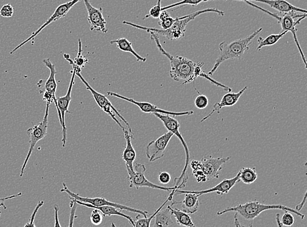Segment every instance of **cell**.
<instances>
[{"label":"cell","instance_id":"6da1fadb","mask_svg":"<svg viewBox=\"0 0 307 227\" xmlns=\"http://www.w3.org/2000/svg\"><path fill=\"white\" fill-rule=\"evenodd\" d=\"M151 40L154 41L158 49L164 56L167 57L170 60L171 69L170 71V75L174 81L176 82H183V85H186L193 82L198 77L204 78L218 87L224 89L226 92L231 93L232 89L220 83L215 80L209 77L208 73L202 70L204 62H196L193 60L182 57V56H172L166 51L160 43L159 36L157 34L150 32Z\"/></svg>","mask_w":307,"mask_h":227},{"label":"cell","instance_id":"7a4b0ae2","mask_svg":"<svg viewBox=\"0 0 307 227\" xmlns=\"http://www.w3.org/2000/svg\"><path fill=\"white\" fill-rule=\"evenodd\" d=\"M271 209H280V210L287 211L289 212L296 214L302 219H303L304 215L297 211L296 209L280 204H263L256 201L244 203L234 207H229L224 210L218 211L217 215H221L228 212L235 213L234 224L235 227H253L254 219H256L263 211L271 210Z\"/></svg>","mask_w":307,"mask_h":227},{"label":"cell","instance_id":"3957f363","mask_svg":"<svg viewBox=\"0 0 307 227\" xmlns=\"http://www.w3.org/2000/svg\"><path fill=\"white\" fill-rule=\"evenodd\" d=\"M207 13H215L220 16H224L225 15L224 12L216 8H208L203 10L196 11V12L192 13L191 14L176 18V21L173 24L172 27L167 30L142 27L141 25H136V24L127 22V21H123V24L131 26V27L136 28V29L145 30V31L148 32H153V33L157 34L158 36L161 35L166 37L170 40H179V39L184 37L186 27H187L188 23L194 20V19L199 15L207 14Z\"/></svg>","mask_w":307,"mask_h":227},{"label":"cell","instance_id":"277c9868","mask_svg":"<svg viewBox=\"0 0 307 227\" xmlns=\"http://www.w3.org/2000/svg\"><path fill=\"white\" fill-rule=\"evenodd\" d=\"M262 30V28H260L246 38L239 39V40H236L229 43L227 42H222L219 45V55H218L217 59L216 60L213 68L210 70L208 74L213 75L217 70L218 67L226 60L231 59L243 60L244 53L249 50L250 45L252 44L253 40Z\"/></svg>","mask_w":307,"mask_h":227},{"label":"cell","instance_id":"5b68a950","mask_svg":"<svg viewBox=\"0 0 307 227\" xmlns=\"http://www.w3.org/2000/svg\"><path fill=\"white\" fill-rule=\"evenodd\" d=\"M245 2L246 4H248V5L259 9V10L263 11V12L267 13V14L275 18L276 20L278 21V22L280 24L281 27H282V32H289L292 34L294 41H295V44L297 45L298 49H299L300 55L301 56L302 61L304 62V67H305V68H307L306 60L305 57H304L303 52H302L301 47H300L299 41H298L297 36V27H296V26H297L298 24H299L300 21L303 20L304 18H306V14H297V12H291L285 13V14L281 15V16H279L278 15L269 12V11L264 10V9L262 8L259 7V6L255 5V4H253L250 2L245 1Z\"/></svg>","mask_w":307,"mask_h":227},{"label":"cell","instance_id":"8992f818","mask_svg":"<svg viewBox=\"0 0 307 227\" xmlns=\"http://www.w3.org/2000/svg\"><path fill=\"white\" fill-rule=\"evenodd\" d=\"M75 75H77V77H79V79L81 80L82 82H83L84 85L85 86L86 90L89 91V92L91 93L93 97H94L95 101H96V103H97V105L99 106V107H100L106 114H107L108 115H109L110 117L113 119V120L115 121V122L117 123V124H118L119 126L122 129L123 131L125 130V127L123 126V125L121 124L120 121H119L116 117V115L118 116V117L121 119V120H122L123 122L125 123V124H126L127 126L128 127L129 133L133 134V131H132L131 127L130 126L129 122H127L124 117L122 116L120 112L114 107V105H112V103L108 100L107 97H106L105 95L101 94L100 93L96 92V90H94V89H93L91 86L88 84V82L85 81V79H83V77H82V75L81 74V72H76Z\"/></svg>","mask_w":307,"mask_h":227},{"label":"cell","instance_id":"52a82bcc","mask_svg":"<svg viewBox=\"0 0 307 227\" xmlns=\"http://www.w3.org/2000/svg\"><path fill=\"white\" fill-rule=\"evenodd\" d=\"M153 114L163 123L164 127L168 129V131L171 132V133L174 134V135H176V137L178 138L179 140H180L181 143L182 144L183 148L185 149V164L184 168H183L181 176L178 177V178L174 179V186H176V187H178L179 184L181 183L183 179H184L185 177H188L187 168L188 166H189V162H191V155H190L189 148H188L187 143H186L184 139H183V136L181 135L180 132H179L180 124H179L178 120L170 115H165V114Z\"/></svg>","mask_w":307,"mask_h":227},{"label":"cell","instance_id":"ba28073f","mask_svg":"<svg viewBox=\"0 0 307 227\" xmlns=\"http://www.w3.org/2000/svg\"><path fill=\"white\" fill-rule=\"evenodd\" d=\"M49 107H50V105L47 104L45 116L42 122H41L40 124L34 125V126L32 127H30V128L27 130V133L29 134L30 137V147L27 157H26L25 161L24 162L23 166H22L20 174L21 177L23 176L26 166H27L28 162L29 161L30 158L31 157L32 153H33L36 144L38 143L40 140L44 139L45 136L47 135V127H48Z\"/></svg>","mask_w":307,"mask_h":227},{"label":"cell","instance_id":"9c48e42d","mask_svg":"<svg viewBox=\"0 0 307 227\" xmlns=\"http://www.w3.org/2000/svg\"><path fill=\"white\" fill-rule=\"evenodd\" d=\"M63 188L60 190L61 192H66L70 196V198L75 199L79 202L87 203L90 205H94V206H104V205H109V206H112L116 207L117 209H120V210H125L130 211V212L140 214L144 216V217H148V211L140 210V209H137L133 208V207H130L126 206V205H121L117 204V203L110 202V201L107 200V199L103 198H87V197H82L79 196V194H75V192H73L68 189L67 187L66 184L63 183L62 184Z\"/></svg>","mask_w":307,"mask_h":227},{"label":"cell","instance_id":"30bf717a","mask_svg":"<svg viewBox=\"0 0 307 227\" xmlns=\"http://www.w3.org/2000/svg\"><path fill=\"white\" fill-rule=\"evenodd\" d=\"M73 71L72 75L71 78V81L70 82V86H69L68 92L64 97H59L57 99V106H58V118L60 125L62 127V146L65 147L66 144L67 139V129L66 124H65V115H66V112L70 114V112L68 110L69 106L72 100V91L73 88V84H74L75 75L76 72H81V71L77 68L76 66L73 65Z\"/></svg>","mask_w":307,"mask_h":227},{"label":"cell","instance_id":"8fae6325","mask_svg":"<svg viewBox=\"0 0 307 227\" xmlns=\"http://www.w3.org/2000/svg\"><path fill=\"white\" fill-rule=\"evenodd\" d=\"M135 172L128 173V178L130 181V187H136V189L140 187H148L151 189L162 190V191H172L173 190L178 189V187L174 186L173 187H166L159 186L150 182L145 176L146 168L144 164H136Z\"/></svg>","mask_w":307,"mask_h":227},{"label":"cell","instance_id":"7c38bea8","mask_svg":"<svg viewBox=\"0 0 307 227\" xmlns=\"http://www.w3.org/2000/svg\"><path fill=\"white\" fill-rule=\"evenodd\" d=\"M107 95L108 96L117 97V98L123 99V100L133 103L134 105L137 106L141 110V111L144 112V113L161 114L174 116H190L194 113L193 110L179 112L167 111V110L159 109V108H158L154 105H152L151 103L139 102V101H136L133 99L123 96L122 95L117 94V93L108 92H107Z\"/></svg>","mask_w":307,"mask_h":227},{"label":"cell","instance_id":"4fadbf2b","mask_svg":"<svg viewBox=\"0 0 307 227\" xmlns=\"http://www.w3.org/2000/svg\"><path fill=\"white\" fill-rule=\"evenodd\" d=\"M231 157L214 158L212 156L205 155L200 161L201 168L207 181L218 179L220 176V172L222 170V166L228 162Z\"/></svg>","mask_w":307,"mask_h":227},{"label":"cell","instance_id":"5bb4252c","mask_svg":"<svg viewBox=\"0 0 307 227\" xmlns=\"http://www.w3.org/2000/svg\"><path fill=\"white\" fill-rule=\"evenodd\" d=\"M81 1V0H72V1L67 2V3H65L62 4L58 6V7L56 9L55 12L54 14L51 15L50 18L48 19L43 25L39 29L37 30L36 32H34V33H32V35L29 37V38L27 39V40L24 41L23 43H21V44H19L18 46L15 47L12 51L10 52L11 55H12L13 53H15V51L18 50L20 47L23 46L24 45L27 44V43L30 42L32 40H33L34 38L36 36L38 35V34L40 32H42V30L45 29V27H47V26L50 25L51 23L55 22V21L59 20V19L63 18L69 12L73 6H74L75 4L78 3L79 2Z\"/></svg>","mask_w":307,"mask_h":227},{"label":"cell","instance_id":"9a60e30c","mask_svg":"<svg viewBox=\"0 0 307 227\" xmlns=\"http://www.w3.org/2000/svg\"><path fill=\"white\" fill-rule=\"evenodd\" d=\"M174 136L170 131L166 132L156 140H152L146 147V154L150 162L162 159L164 156L166 147Z\"/></svg>","mask_w":307,"mask_h":227},{"label":"cell","instance_id":"2e32d148","mask_svg":"<svg viewBox=\"0 0 307 227\" xmlns=\"http://www.w3.org/2000/svg\"><path fill=\"white\" fill-rule=\"evenodd\" d=\"M43 63L45 66L47 67L50 70V75L48 79L45 82V90L43 95V100L45 101L47 104L51 105V103H55L56 108L58 110V106L57 102V97H56V92L57 90V84L56 82L55 75L57 74L55 66L52 63L51 60L49 59H43Z\"/></svg>","mask_w":307,"mask_h":227},{"label":"cell","instance_id":"e0dca14e","mask_svg":"<svg viewBox=\"0 0 307 227\" xmlns=\"http://www.w3.org/2000/svg\"><path fill=\"white\" fill-rule=\"evenodd\" d=\"M88 13V21L91 31H99L107 33V21L103 16V8H96L91 5L88 0H84Z\"/></svg>","mask_w":307,"mask_h":227},{"label":"cell","instance_id":"ac0fdd59","mask_svg":"<svg viewBox=\"0 0 307 227\" xmlns=\"http://www.w3.org/2000/svg\"><path fill=\"white\" fill-rule=\"evenodd\" d=\"M240 172L238 173L237 176L231 179H226L223 180L222 182L218 184L215 187L211 188V189L204 190V191H181V189H177L175 192V194H183L188 193V192H191V193L198 194V196H200L203 194H206L211 193V192H216L220 195H223L224 194H228L229 192L231 191V189L240 181L239 179Z\"/></svg>","mask_w":307,"mask_h":227},{"label":"cell","instance_id":"d6986e66","mask_svg":"<svg viewBox=\"0 0 307 227\" xmlns=\"http://www.w3.org/2000/svg\"><path fill=\"white\" fill-rule=\"evenodd\" d=\"M247 89V86H246V87L242 89L239 92L228 93V94L225 95V96L222 97V100L220 101V102L215 104L212 111L210 112L208 115L205 116L204 118H203V119L200 120V122H204V121L208 120V118L211 117L215 112H217L219 114L220 110L222 109L223 108L226 107H233V106L236 105L238 101H239V99L241 98V97L243 96L244 92H245Z\"/></svg>","mask_w":307,"mask_h":227},{"label":"cell","instance_id":"ffe728a7","mask_svg":"<svg viewBox=\"0 0 307 227\" xmlns=\"http://www.w3.org/2000/svg\"><path fill=\"white\" fill-rule=\"evenodd\" d=\"M125 140H126V147L123 151L122 158L126 166L127 172H135L134 168V162L135 161L136 153L135 149L132 144V139H133V134L130 133L127 129L123 130Z\"/></svg>","mask_w":307,"mask_h":227},{"label":"cell","instance_id":"44dd1931","mask_svg":"<svg viewBox=\"0 0 307 227\" xmlns=\"http://www.w3.org/2000/svg\"><path fill=\"white\" fill-rule=\"evenodd\" d=\"M237 1H252L257 2H261V3L267 4L270 7L275 9L278 11L281 14H285L291 12H300L302 14H306V10L303 9L295 7L289 3L286 0H237Z\"/></svg>","mask_w":307,"mask_h":227},{"label":"cell","instance_id":"7402d4cb","mask_svg":"<svg viewBox=\"0 0 307 227\" xmlns=\"http://www.w3.org/2000/svg\"><path fill=\"white\" fill-rule=\"evenodd\" d=\"M76 202L77 205H83V206L89 207V208L98 209V210L101 211L103 216H121V217H124L125 219L128 220L130 223H131L133 227L135 226V221H134L133 218H132L131 216L127 215L126 214L121 212V211H118V209L116 208V207L109 206V205H104V206L99 207L94 206V205L87 204V203L81 202L77 200H76Z\"/></svg>","mask_w":307,"mask_h":227},{"label":"cell","instance_id":"603a6c76","mask_svg":"<svg viewBox=\"0 0 307 227\" xmlns=\"http://www.w3.org/2000/svg\"><path fill=\"white\" fill-rule=\"evenodd\" d=\"M184 200L178 202V204H182V210L183 212L187 214H193L198 211V207H199V201L198 197L199 196L198 194L191 193L185 194Z\"/></svg>","mask_w":307,"mask_h":227},{"label":"cell","instance_id":"cb8c5ba5","mask_svg":"<svg viewBox=\"0 0 307 227\" xmlns=\"http://www.w3.org/2000/svg\"><path fill=\"white\" fill-rule=\"evenodd\" d=\"M110 44H116L117 46H118V48L120 49L121 51L128 52V53L133 54L138 61H146V58L142 57V56L138 55L135 49H133L132 43L130 42L126 38H119L118 40H112L110 42Z\"/></svg>","mask_w":307,"mask_h":227},{"label":"cell","instance_id":"d4e9b609","mask_svg":"<svg viewBox=\"0 0 307 227\" xmlns=\"http://www.w3.org/2000/svg\"><path fill=\"white\" fill-rule=\"evenodd\" d=\"M170 212L176 220L179 225L186 227H196L189 214L183 212L177 208H172V205H168Z\"/></svg>","mask_w":307,"mask_h":227},{"label":"cell","instance_id":"484cf974","mask_svg":"<svg viewBox=\"0 0 307 227\" xmlns=\"http://www.w3.org/2000/svg\"><path fill=\"white\" fill-rule=\"evenodd\" d=\"M170 212L168 207L162 208L155 215V223L153 227H168L173 224Z\"/></svg>","mask_w":307,"mask_h":227},{"label":"cell","instance_id":"4316f807","mask_svg":"<svg viewBox=\"0 0 307 227\" xmlns=\"http://www.w3.org/2000/svg\"><path fill=\"white\" fill-rule=\"evenodd\" d=\"M176 190L177 189L173 190V191L170 192L169 196H168V197L167 199H166L165 202H164L163 204L157 209L156 211H155L153 215L150 216V217L140 218V214H138V215L136 216V217L137 219L134 220V221H135V226L134 227H150L151 221L152 220L153 218H154L155 215H156L158 211L161 210V209L163 208L164 205L166 204V203H168V202H169V201L172 200V198L175 195V192H176Z\"/></svg>","mask_w":307,"mask_h":227},{"label":"cell","instance_id":"83f0119b","mask_svg":"<svg viewBox=\"0 0 307 227\" xmlns=\"http://www.w3.org/2000/svg\"><path fill=\"white\" fill-rule=\"evenodd\" d=\"M287 33V32L284 31L278 34H271V35L267 36L266 38H263L261 36L259 37L258 39H257L258 46L257 47V50H261V48L263 47L271 46V45L276 44Z\"/></svg>","mask_w":307,"mask_h":227},{"label":"cell","instance_id":"f1b7e54d","mask_svg":"<svg viewBox=\"0 0 307 227\" xmlns=\"http://www.w3.org/2000/svg\"><path fill=\"white\" fill-rule=\"evenodd\" d=\"M240 181L246 185H250L257 180V175L256 169L251 168H243L239 171Z\"/></svg>","mask_w":307,"mask_h":227},{"label":"cell","instance_id":"f546056e","mask_svg":"<svg viewBox=\"0 0 307 227\" xmlns=\"http://www.w3.org/2000/svg\"><path fill=\"white\" fill-rule=\"evenodd\" d=\"M78 53H77V57L75 58V60L71 59L70 55H69L68 54H64V57L65 59H66V60H68L69 63H70L71 65L73 64V65L76 66L77 68H78L80 71H81V68H83L85 64L87 63L88 60L86 59L85 57H83V55H82L81 42L80 39L78 40Z\"/></svg>","mask_w":307,"mask_h":227},{"label":"cell","instance_id":"4dcf8cb0","mask_svg":"<svg viewBox=\"0 0 307 227\" xmlns=\"http://www.w3.org/2000/svg\"><path fill=\"white\" fill-rule=\"evenodd\" d=\"M189 164H191V168L193 170V174L197 182H206V177H205L202 168H201L200 161H192L189 162Z\"/></svg>","mask_w":307,"mask_h":227},{"label":"cell","instance_id":"1f68e13d","mask_svg":"<svg viewBox=\"0 0 307 227\" xmlns=\"http://www.w3.org/2000/svg\"><path fill=\"white\" fill-rule=\"evenodd\" d=\"M208 1H209V0H182V1L178 2V3L173 4H171V5L166 6V7L161 8V11L167 10H169V9L183 5L196 6H198V4L202 3V2H206Z\"/></svg>","mask_w":307,"mask_h":227},{"label":"cell","instance_id":"d6a6232c","mask_svg":"<svg viewBox=\"0 0 307 227\" xmlns=\"http://www.w3.org/2000/svg\"><path fill=\"white\" fill-rule=\"evenodd\" d=\"M280 222L283 226L290 227L295 222V217H294L292 213L285 211L282 219H280Z\"/></svg>","mask_w":307,"mask_h":227},{"label":"cell","instance_id":"836d02e7","mask_svg":"<svg viewBox=\"0 0 307 227\" xmlns=\"http://www.w3.org/2000/svg\"><path fill=\"white\" fill-rule=\"evenodd\" d=\"M209 98L204 95L200 94L199 96L196 97L195 100H194V105L198 109H205L209 105Z\"/></svg>","mask_w":307,"mask_h":227},{"label":"cell","instance_id":"e575fe53","mask_svg":"<svg viewBox=\"0 0 307 227\" xmlns=\"http://www.w3.org/2000/svg\"><path fill=\"white\" fill-rule=\"evenodd\" d=\"M70 199L71 202L70 203V220H69V225L68 227H73V222H74L75 218H76V216H75V212H76L77 204L76 202V200H75V199H73L72 198H70Z\"/></svg>","mask_w":307,"mask_h":227},{"label":"cell","instance_id":"d590c367","mask_svg":"<svg viewBox=\"0 0 307 227\" xmlns=\"http://www.w3.org/2000/svg\"><path fill=\"white\" fill-rule=\"evenodd\" d=\"M44 204V202L43 200L39 201L38 204H37L35 209L32 213L29 219V221L25 224L24 227H36L35 223H34V220H35L36 215L37 213L38 212L39 209L41 208Z\"/></svg>","mask_w":307,"mask_h":227},{"label":"cell","instance_id":"8d00e7d4","mask_svg":"<svg viewBox=\"0 0 307 227\" xmlns=\"http://www.w3.org/2000/svg\"><path fill=\"white\" fill-rule=\"evenodd\" d=\"M103 215L100 211L94 209L90 215V221L94 225H99L101 223L103 220Z\"/></svg>","mask_w":307,"mask_h":227},{"label":"cell","instance_id":"74e56055","mask_svg":"<svg viewBox=\"0 0 307 227\" xmlns=\"http://www.w3.org/2000/svg\"><path fill=\"white\" fill-rule=\"evenodd\" d=\"M14 14V8L10 4H6L0 10V15L6 18L12 17Z\"/></svg>","mask_w":307,"mask_h":227},{"label":"cell","instance_id":"f35d334b","mask_svg":"<svg viewBox=\"0 0 307 227\" xmlns=\"http://www.w3.org/2000/svg\"><path fill=\"white\" fill-rule=\"evenodd\" d=\"M176 21V18H172L171 17H168L163 21H159V25L161 27V29L167 30L172 27L173 24Z\"/></svg>","mask_w":307,"mask_h":227},{"label":"cell","instance_id":"ab89813d","mask_svg":"<svg viewBox=\"0 0 307 227\" xmlns=\"http://www.w3.org/2000/svg\"><path fill=\"white\" fill-rule=\"evenodd\" d=\"M161 12V6H155L153 8H151L149 14L147 15L144 17V19H148L149 17H153L154 19H159V15Z\"/></svg>","mask_w":307,"mask_h":227},{"label":"cell","instance_id":"60d3db41","mask_svg":"<svg viewBox=\"0 0 307 227\" xmlns=\"http://www.w3.org/2000/svg\"><path fill=\"white\" fill-rule=\"evenodd\" d=\"M159 180L160 182L163 184H168L171 181V176L169 173L163 172L161 173L159 176Z\"/></svg>","mask_w":307,"mask_h":227},{"label":"cell","instance_id":"b9f144b4","mask_svg":"<svg viewBox=\"0 0 307 227\" xmlns=\"http://www.w3.org/2000/svg\"><path fill=\"white\" fill-rule=\"evenodd\" d=\"M21 195H22L21 192H19L18 194H15V195L9 196H7V197L3 198H0V208H1V207H3L4 209H7V206H6L5 203H4V202H5L6 200H10V199H13V198L19 197V196H20ZM1 215H2V211H0V217H1Z\"/></svg>","mask_w":307,"mask_h":227},{"label":"cell","instance_id":"7bdbcfd3","mask_svg":"<svg viewBox=\"0 0 307 227\" xmlns=\"http://www.w3.org/2000/svg\"><path fill=\"white\" fill-rule=\"evenodd\" d=\"M54 211H55V226L62 227L60 225L59 217H58V211H59V206L57 204L54 205Z\"/></svg>","mask_w":307,"mask_h":227},{"label":"cell","instance_id":"ee69618b","mask_svg":"<svg viewBox=\"0 0 307 227\" xmlns=\"http://www.w3.org/2000/svg\"><path fill=\"white\" fill-rule=\"evenodd\" d=\"M171 17L169 13L166 10L161 11V14L159 15V21H163L164 19L168 18V17Z\"/></svg>","mask_w":307,"mask_h":227},{"label":"cell","instance_id":"f6af8a7d","mask_svg":"<svg viewBox=\"0 0 307 227\" xmlns=\"http://www.w3.org/2000/svg\"><path fill=\"white\" fill-rule=\"evenodd\" d=\"M306 193L304 194V198L303 200H302V202L300 203V204L296 205V210H297V211H300V209H301L302 207H303L304 205L306 203Z\"/></svg>","mask_w":307,"mask_h":227},{"label":"cell","instance_id":"bcb514c9","mask_svg":"<svg viewBox=\"0 0 307 227\" xmlns=\"http://www.w3.org/2000/svg\"><path fill=\"white\" fill-rule=\"evenodd\" d=\"M276 222H277L278 227H283V226L282 225V224H281V222H280V214L279 213L276 214Z\"/></svg>","mask_w":307,"mask_h":227},{"label":"cell","instance_id":"7dc6e473","mask_svg":"<svg viewBox=\"0 0 307 227\" xmlns=\"http://www.w3.org/2000/svg\"><path fill=\"white\" fill-rule=\"evenodd\" d=\"M161 0H158L157 5V6H161Z\"/></svg>","mask_w":307,"mask_h":227}]
</instances>
